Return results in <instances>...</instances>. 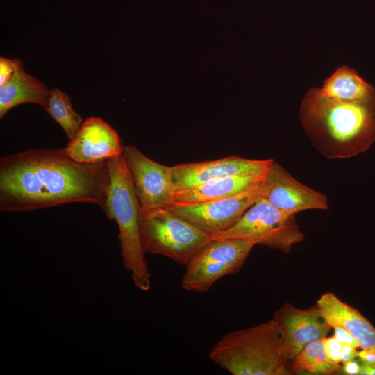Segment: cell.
I'll list each match as a JSON object with an SVG mask.
<instances>
[{"mask_svg": "<svg viewBox=\"0 0 375 375\" xmlns=\"http://www.w3.org/2000/svg\"><path fill=\"white\" fill-rule=\"evenodd\" d=\"M290 367L298 375L341 374L342 365L328 356L322 339L310 342L291 360Z\"/></svg>", "mask_w": 375, "mask_h": 375, "instance_id": "cell-18", "label": "cell"}, {"mask_svg": "<svg viewBox=\"0 0 375 375\" xmlns=\"http://www.w3.org/2000/svg\"><path fill=\"white\" fill-rule=\"evenodd\" d=\"M272 161L230 156L214 160L182 163L170 167L172 183L176 192L227 176H264Z\"/></svg>", "mask_w": 375, "mask_h": 375, "instance_id": "cell-11", "label": "cell"}, {"mask_svg": "<svg viewBox=\"0 0 375 375\" xmlns=\"http://www.w3.org/2000/svg\"><path fill=\"white\" fill-rule=\"evenodd\" d=\"M341 372L346 375H360V362L354 359L342 363Z\"/></svg>", "mask_w": 375, "mask_h": 375, "instance_id": "cell-23", "label": "cell"}, {"mask_svg": "<svg viewBox=\"0 0 375 375\" xmlns=\"http://www.w3.org/2000/svg\"><path fill=\"white\" fill-rule=\"evenodd\" d=\"M299 117L315 149L328 159L351 158L375 142V94L362 100L344 101L311 87L301 101Z\"/></svg>", "mask_w": 375, "mask_h": 375, "instance_id": "cell-2", "label": "cell"}, {"mask_svg": "<svg viewBox=\"0 0 375 375\" xmlns=\"http://www.w3.org/2000/svg\"><path fill=\"white\" fill-rule=\"evenodd\" d=\"M333 336L342 344H349L356 349H358L359 344L357 340L347 331L340 327H333Z\"/></svg>", "mask_w": 375, "mask_h": 375, "instance_id": "cell-22", "label": "cell"}, {"mask_svg": "<svg viewBox=\"0 0 375 375\" xmlns=\"http://www.w3.org/2000/svg\"><path fill=\"white\" fill-rule=\"evenodd\" d=\"M50 94L44 83L27 74L21 62L12 78L0 87V119L13 107L33 103L45 108Z\"/></svg>", "mask_w": 375, "mask_h": 375, "instance_id": "cell-16", "label": "cell"}, {"mask_svg": "<svg viewBox=\"0 0 375 375\" xmlns=\"http://www.w3.org/2000/svg\"><path fill=\"white\" fill-rule=\"evenodd\" d=\"M280 335L282 350L290 361L310 342L327 336L332 328L319 309H301L286 303L272 318Z\"/></svg>", "mask_w": 375, "mask_h": 375, "instance_id": "cell-12", "label": "cell"}, {"mask_svg": "<svg viewBox=\"0 0 375 375\" xmlns=\"http://www.w3.org/2000/svg\"><path fill=\"white\" fill-rule=\"evenodd\" d=\"M208 358L233 375H292L273 319L225 334Z\"/></svg>", "mask_w": 375, "mask_h": 375, "instance_id": "cell-3", "label": "cell"}, {"mask_svg": "<svg viewBox=\"0 0 375 375\" xmlns=\"http://www.w3.org/2000/svg\"><path fill=\"white\" fill-rule=\"evenodd\" d=\"M110 183L106 160L78 162L65 149H31L0 159V210L26 212L83 202L103 207Z\"/></svg>", "mask_w": 375, "mask_h": 375, "instance_id": "cell-1", "label": "cell"}, {"mask_svg": "<svg viewBox=\"0 0 375 375\" xmlns=\"http://www.w3.org/2000/svg\"><path fill=\"white\" fill-rule=\"evenodd\" d=\"M360 375H375V364L369 365L360 362Z\"/></svg>", "mask_w": 375, "mask_h": 375, "instance_id": "cell-26", "label": "cell"}, {"mask_svg": "<svg viewBox=\"0 0 375 375\" xmlns=\"http://www.w3.org/2000/svg\"><path fill=\"white\" fill-rule=\"evenodd\" d=\"M254 245L242 239L212 240L185 265L181 287L195 292L208 291L222 277L238 273Z\"/></svg>", "mask_w": 375, "mask_h": 375, "instance_id": "cell-7", "label": "cell"}, {"mask_svg": "<svg viewBox=\"0 0 375 375\" xmlns=\"http://www.w3.org/2000/svg\"><path fill=\"white\" fill-rule=\"evenodd\" d=\"M123 158L140 208H166L173 203L170 167L153 161L135 145L123 147Z\"/></svg>", "mask_w": 375, "mask_h": 375, "instance_id": "cell-9", "label": "cell"}, {"mask_svg": "<svg viewBox=\"0 0 375 375\" xmlns=\"http://www.w3.org/2000/svg\"><path fill=\"white\" fill-rule=\"evenodd\" d=\"M357 349L349 345H342V363L354 360L357 358Z\"/></svg>", "mask_w": 375, "mask_h": 375, "instance_id": "cell-24", "label": "cell"}, {"mask_svg": "<svg viewBox=\"0 0 375 375\" xmlns=\"http://www.w3.org/2000/svg\"><path fill=\"white\" fill-rule=\"evenodd\" d=\"M357 357L362 362L369 365L375 364V351L365 349L358 351Z\"/></svg>", "mask_w": 375, "mask_h": 375, "instance_id": "cell-25", "label": "cell"}, {"mask_svg": "<svg viewBox=\"0 0 375 375\" xmlns=\"http://www.w3.org/2000/svg\"><path fill=\"white\" fill-rule=\"evenodd\" d=\"M316 305L332 328L344 329L362 349L375 351V327L357 309L331 292L322 294Z\"/></svg>", "mask_w": 375, "mask_h": 375, "instance_id": "cell-14", "label": "cell"}, {"mask_svg": "<svg viewBox=\"0 0 375 375\" xmlns=\"http://www.w3.org/2000/svg\"><path fill=\"white\" fill-rule=\"evenodd\" d=\"M264 176H227L174 192L173 203L193 204L225 199L259 185Z\"/></svg>", "mask_w": 375, "mask_h": 375, "instance_id": "cell-15", "label": "cell"}, {"mask_svg": "<svg viewBox=\"0 0 375 375\" xmlns=\"http://www.w3.org/2000/svg\"><path fill=\"white\" fill-rule=\"evenodd\" d=\"M328 357L337 363L342 360V345L333 335L322 338Z\"/></svg>", "mask_w": 375, "mask_h": 375, "instance_id": "cell-21", "label": "cell"}, {"mask_svg": "<svg viewBox=\"0 0 375 375\" xmlns=\"http://www.w3.org/2000/svg\"><path fill=\"white\" fill-rule=\"evenodd\" d=\"M64 149L71 158L81 163H94L123 153L117 131L96 117L85 120L78 132Z\"/></svg>", "mask_w": 375, "mask_h": 375, "instance_id": "cell-13", "label": "cell"}, {"mask_svg": "<svg viewBox=\"0 0 375 375\" xmlns=\"http://www.w3.org/2000/svg\"><path fill=\"white\" fill-rule=\"evenodd\" d=\"M260 198L295 215L307 210H327V197L298 181L274 160L260 185Z\"/></svg>", "mask_w": 375, "mask_h": 375, "instance_id": "cell-10", "label": "cell"}, {"mask_svg": "<svg viewBox=\"0 0 375 375\" xmlns=\"http://www.w3.org/2000/svg\"><path fill=\"white\" fill-rule=\"evenodd\" d=\"M140 231L146 252L166 256L186 265L212 239L167 208L140 210Z\"/></svg>", "mask_w": 375, "mask_h": 375, "instance_id": "cell-5", "label": "cell"}, {"mask_svg": "<svg viewBox=\"0 0 375 375\" xmlns=\"http://www.w3.org/2000/svg\"><path fill=\"white\" fill-rule=\"evenodd\" d=\"M260 185L225 199L193 203H172L166 207L176 215L210 235L233 226L260 198Z\"/></svg>", "mask_w": 375, "mask_h": 375, "instance_id": "cell-8", "label": "cell"}, {"mask_svg": "<svg viewBox=\"0 0 375 375\" xmlns=\"http://www.w3.org/2000/svg\"><path fill=\"white\" fill-rule=\"evenodd\" d=\"M319 89L328 97L344 101H360L375 94L372 85L347 65L338 67Z\"/></svg>", "mask_w": 375, "mask_h": 375, "instance_id": "cell-17", "label": "cell"}, {"mask_svg": "<svg viewBox=\"0 0 375 375\" xmlns=\"http://www.w3.org/2000/svg\"><path fill=\"white\" fill-rule=\"evenodd\" d=\"M110 183L102 208L108 218L116 222L120 253L124 268L136 288L148 291L151 274L140 231V204L122 155L106 159Z\"/></svg>", "mask_w": 375, "mask_h": 375, "instance_id": "cell-4", "label": "cell"}, {"mask_svg": "<svg viewBox=\"0 0 375 375\" xmlns=\"http://www.w3.org/2000/svg\"><path fill=\"white\" fill-rule=\"evenodd\" d=\"M21 62L17 58H0V87L5 85L12 78L17 65Z\"/></svg>", "mask_w": 375, "mask_h": 375, "instance_id": "cell-20", "label": "cell"}, {"mask_svg": "<svg viewBox=\"0 0 375 375\" xmlns=\"http://www.w3.org/2000/svg\"><path fill=\"white\" fill-rule=\"evenodd\" d=\"M44 110L62 128L69 140L74 138L83 122L81 116L74 110L67 94L58 88L50 90Z\"/></svg>", "mask_w": 375, "mask_h": 375, "instance_id": "cell-19", "label": "cell"}, {"mask_svg": "<svg viewBox=\"0 0 375 375\" xmlns=\"http://www.w3.org/2000/svg\"><path fill=\"white\" fill-rule=\"evenodd\" d=\"M211 239H242L289 253L304 234L294 215L279 210L260 198L230 228L210 235Z\"/></svg>", "mask_w": 375, "mask_h": 375, "instance_id": "cell-6", "label": "cell"}]
</instances>
